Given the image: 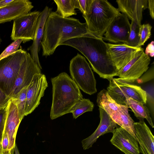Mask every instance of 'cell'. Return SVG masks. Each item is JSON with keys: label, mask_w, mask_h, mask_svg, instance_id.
<instances>
[{"label": "cell", "mask_w": 154, "mask_h": 154, "mask_svg": "<svg viewBox=\"0 0 154 154\" xmlns=\"http://www.w3.org/2000/svg\"><path fill=\"white\" fill-rule=\"evenodd\" d=\"M97 102L99 107L104 109L110 116L122 109L128 108L127 106L118 104L110 96L107 90L104 89L97 94Z\"/></svg>", "instance_id": "obj_21"}, {"label": "cell", "mask_w": 154, "mask_h": 154, "mask_svg": "<svg viewBox=\"0 0 154 154\" xmlns=\"http://www.w3.org/2000/svg\"><path fill=\"white\" fill-rule=\"evenodd\" d=\"M107 54L119 71L136 56L143 48L130 47L125 44L107 43Z\"/></svg>", "instance_id": "obj_12"}, {"label": "cell", "mask_w": 154, "mask_h": 154, "mask_svg": "<svg viewBox=\"0 0 154 154\" xmlns=\"http://www.w3.org/2000/svg\"><path fill=\"white\" fill-rule=\"evenodd\" d=\"M150 62L149 56L144 53L142 48L134 58L119 71L116 76L128 82L132 83L147 71Z\"/></svg>", "instance_id": "obj_9"}, {"label": "cell", "mask_w": 154, "mask_h": 154, "mask_svg": "<svg viewBox=\"0 0 154 154\" xmlns=\"http://www.w3.org/2000/svg\"><path fill=\"white\" fill-rule=\"evenodd\" d=\"M152 28V26L148 23L144 24L140 26L139 32L140 40L137 48L143 45L145 42L150 38Z\"/></svg>", "instance_id": "obj_28"}, {"label": "cell", "mask_w": 154, "mask_h": 154, "mask_svg": "<svg viewBox=\"0 0 154 154\" xmlns=\"http://www.w3.org/2000/svg\"><path fill=\"white\" fill-rule=\"evenodd\" d=\"M99 110L100 122L98 127L92 134L81 141L84 150L92 147L93 144L101 136L109 133H112L115 128L117 127V124L104 109L99 107Z\"/></svg>", "instance_id": "obj_16"}, {"label": "cell", "mask_w": 154, "mask_h": 154, "mask_svg": "<svg viewBox=\"0 0 154 154\" xmlns=\"http://www.w3.org/2000/svg\"><path fill=\"white\" fill-rule=\"evenodd\" d=\"M154 42L152 41L146 47L144 53L146 55L153 57L154 56Z\"/></svg>", "instance_id": "obj_34"}, {"label": "cell", "mask_w": 154, "mask_h": 154, "mask_svg": "<svg viewBox=\"0 0 154 154\" xmlns=\"http://www.w3.org/2000/svg\"><path fill=\"white\" fill-rule=\"evenodd\" d=\"M94 0H77V8L83 15L90 14L93 7Z\"/></svg>", "instance_id": "obj_29"}, {"label": "cell", "mask_w": 154, "mask_h": 154, "mask_svg": "<svg viewBox=\"0 0 154 154\" xmlns=\"http://www.w3.org/2000/svg\"><path fill=\"white\" fill-rule=\"evenodd\" d=\"M57 9L55 12L63 18L76 15L75 9L77 8V0H54Z\"/></svg>", "instance_id": "obj_24"}, {"label": "cell", "mask_w": 154, "mask_h": 154, "mask_svg": "<svg viewBox=\"0 0 154 154\" xmlns=\"http://www.w3.org/2000/svg\"><path fill=\"white\" fill-rule=\"evenodd\" d=\"M14 153L15 154H20L19 149L16 144L15 146Z\"/></svg>", "instance_id": "obj_37"}, {"label": "cell", "mask_w": 154, "mask_h": 154, "mask_svg": "<svg viewBox=\"0 0 154 154\" xmlns=\"http://www.w3.org/2000/svg\"><path fill=\"white\" fill-rule=\"evenodd\" d=\"M45 75L41 73L35 74L28 86L26 94L25 116L32 113L40 103V101L48 87Z\"/></svg>", "instance_id": "obj_10"}, {"label": "cell", "mask_w": 154, "mask_h": 154, "mask_svg": "<svg viewBox=\"0 0 154 154\" xmlns=\"http://www.w3.org/2000/svg\"><path fill=\"white\" fill-rule=\"evenodd\" d=\"M0 43H1V39H0Z\"/></svg>", "instance_id": "obj_39"}, {"label": "cell", "mask_w": 154, "mask_h": 154, "mask_svg": "<svg viewBox=\"0 0 154 154\" xmlns=\"http://www.w3.org/2000/svg\"><path fill=\"white\" fill-rule=\"evenodd\" d=\"M147 8H148L149 14L151 17L154 19V0H148Z\"/></svg>", "instance_id": "obj_35"}, {"label": "cell", "mask_w": 154, "mask_h": 154, "mask_svg": "<svg viewBox=\"0 0 154 154\" xmlns=\"http://www.w3.org/2000/svg\"><path fill=\"white\" fill-rule=\"evenodd\" d=\"M0 144L2 154H10L8 136L5 132L3 131Z\"/></svg>", "instance_id": "obj_31"}, {"label": "cell", "mask_w": 154, "mask_h": 154, "mask_svg": "<svg viewBox=\"0 0 154 154\" xmlns=\"http://www.w3.org/2000/svg\"><path fill=\"white\" fill-rule=\"evenodd\" d=\"M40 13L38 11L30 12L14 20L11 40L14 41L21 39L23 43L33 40Z\"/></svg>", "instance_id": "obj_8"}, {"label": "cell", "mask_w": 154, "mask_h": 154, "mask_svg": "<svg viewBox=\"0 0 154 154\" xmlns=\"http://www.w3.org/2000/svg\"><path fill=\"white\" fill-rule=\"evenodd\" d=\"M140 25L134 21H131L128 38L126 45L131 47L137 48L140 40L139 32Z\"/></svg>", "instance_id": "obj_27"}, {"label": "cell", "mask_w": 154, "mask_h": 154, "mask_svg": "<svg viewBox=\"0 0 154 154\" xmlns=\"http://www.w3.org/2000/svg\"><path fill=\"white\" fill-rule=\"evenodd\" d=\"M128 109H122L110 116L116 124L129 132L137 140L134 127L135 122L128 113Z\"/></svg>", "instance_id": "obj_22"}, {"label": "cell", "mask_w": 154, "mask_h": 154, "mask_svg": "<svg viewBox=\"0 0 154 154\" xmlns=\"http://www.w3.org/2000/svg\"><path fill=\"white\" fill-rule=\"evenodd\" d=\"M34 7L28 0H13L0 8V24L14 20L30 12Z\"/></svg>", "instance_id": "obj_17"}, {"label": "cell", "mask_w": 154, "mask_h": 154, "mask_svg": "<svg viewBox=\"0 0 154 154\" xmlns=\"http://www.w3.org/2000/svg\"><path fill=\"white\" fill-rule=\"evenodd\" d=\"M91 33L85 23L72 17L63 18L51 11L46 20L41 42L42 56L52 55L58 46L67 40Z\"/></svg>", "instance_id": "obj_1"}, {"label": "cell", "mask_w": 154, "mask_h": 154, "mask_svg": "<svg viewBox=\"0 0 154 154\" xmlns=\"http://www.w3.org/2000/svg\"><path fill=\"white\" fill-rule=\"evenodd\" d=\"M30 55L21 48L0 60V88L9 97L22 67Z\"/></svg>", "instance_id": "obj_5"}, {"label": "cell", "mask_w": 154, "mask_h": 154, "mask_svg": "<svg viewBox=\"0 0 154 154\" xmlns=\"http://www.w3.org/2000/svg\"><path fill=\"white\" fill-rule=\"evenodd\" d=\"M127 106L130 108L135 116L139 119H146L152 128L154 127L149 111L145 104L133 99L126 98Z\"/></svg>", "instance_id": "obj_23"}, {"label": "cell", "mask_w": 154, "mask_h": 154, "mask_svg": "<svg viewBox=\"0 0 154 154\" xmlns=\"http://www.w3.org/2000/svg\"><path fill=\"white\" fill-rule=\"evenodd\" d=\"M131 29V24L128 18L124 14L117 16L110 25L103 37V40L114 43L126 44Z\"/></svg>", "instance_id": "obj_11"}, {"label": "cell", "mask_w": 154, "mask_h": 154, "mask_svg": "<svg viewBox=\"0 0 154 154\" xmlns=\"http://www.w3.org/2000/svg\"><path fill=\"white\" fill-rule=\"evenodd\" d=\"M52 8L46 6L40 13L38 18L35 35L32 44L27 50L29 51L30 55L41 69H42L39 59L38 53L41 48V42L43 38L45 23L49 14L51 11Z\"/></svg>", "instance_id": "obj_20"}, {"label": "cell", "mask_w": 154, "mask_h": 154, "mask_svg": "<svg viewBox=\"0 0 154 154\" xmlns=\"http://www.w3.org/2000/svg\"><path fill=\"white\" fill-rule=\"evenodd\" d=\"M6 115V107L0 109V143L1 141Z\"/></svg>", "instance_id": "obj_32"}, {"label": "cell", "mask_w": 154, "mask_h": 154, "mask_svg": "<svg viewBox=\"0 0 154 154\" xmlns=\"http://www.w3.org/2000/svg\"><path fill=\"white\" fill-rule=\"evenodd\" d=\"M27 87L28 86L23 88L17 94L11 98L17 106L21 121L25 116V109Z\"/></svg>", "instance_id": "obj_26"}, {"label": "cell", "mask_w": 154, "mask_h": 154, "mask_svg": "<svg viewBox=\"0 0 154 154\" xmlns=\"http://www.w3.org/2000/svg\"><path fill=\"white\" fill-rule=\"evenodd\" d=\"M134 122L137 140L140 145V152L142 154H154V137L143 119Z\"/></svg>", "instance_id": "obj_19"}, {"label": "cell", "mask_w": 154, "mask_h": 154, "mask_svg": "<svg viewBox=\"0 0 154 154\" xmlns=\"http://www.w3.org/2000/svg\"><path fill=\"white\" fill-rule=\"evenodd\" d=\"M21 122L15 103L11 98L6 107V115L3 131L8 134L10 154H14L17 130Z\"/></svg>", "instance_id": "obj_14"}, {"label": "cell", "mask_w": 154, "mask_h": 154, "mask_svg": "<svg viewBox=\"0 0 154 154\" xmlns=\"http://www.w3.org/2000/svg\"><path fill=\"white\" fill-rule=\"evenodd\" d=\"M69 69L72 79L79 89L90 95L97 92L93 72L84 57L78 53L70 60Z\"/></svg>", "instance_id": "obj_6"}, {"label": "cell", "mask_w": 154, "mask_h": 154, "mask_svg": "<svg viewBox=\"0 0 154 154\" xmlns=\"http://www.w3.org/2000/svg\"><path fill=\"white\" fill-rule=\"evenodd\" d=\"M61 45L69 46L79 51L88 60L94 71L109 82L119 71L108 55L107 43L101 37L91 33L71 38Z\"/></svg>", "instance_id": "obj_2"}, {"label": "cell", "mask_w": 154, "mask_h": 154, "mask_svg": "<svg viewBox=\"0 0 154 154\" xmlns=\"http://www.w3.org/2000/svg\"><path fill=\"white\" fill-rule=\"evenodd\" d=\"M13 1V0H0V8L6 5Z\"/></svg>", "instance_id": "obj_36"}, {"label": "cell", "mask_w": 154, "mask_h": 154, "mask_svg": "<svg viewBox=\"0 0 154 154\" xmlns=\"http://www.w3.org/2000/svg\"><path fill=\"white\" fill-rule=\"evenodd\" d=\"M120 78H113L109 81L107 91L110 96L118 104L127 106L126 98L146 103V92L140 86L133 85Z\"/></svg>", "instance_id": "obj_7"}, {"label": "cell", "mask_w": 154, "mask_h": 154, "mask_svg": "<svg viewBox=\"0 0 154 154\" xmlns=\"http://www.w3.org/2000/svg\"><path fill=\"white\" fill-rule=\"evenodd\" d=\"M23 40L18 39L9 45L0 54V60L8 56L18 50Z\"/></svg>", "instance_id": "obj_30"}, {"label": "cell", "mask_w": 154, "mask_h": 154, "mask_svg": "<svg viewBox=\"0 0 154 154\" xmlns=\"http://www.w3.org/2000/svg\"><path fill=\"white\" fill-rule=\"evenodd\" d=\"M41 73V69L30 55L19 73L9 96L10 98L23 88L28 86L35 74Z\"/></svg>", "instance_id": "obj_13"}, {"label": "cell", "mask_w": 154, "mask_h": 154, "mask_svg": "<svg viewBox=\"0 0 154 154\" xmlns=\"http://www.w3.org/2000/svg\"><path fill=\"white\" fill-rule=\"evenodd\" d=\"M94 106L93 103L89 99L83 98L73 106L69 113H72L73 118L76 119L85 112L92 111Z\"/></svg>", "instance_id": "obj_25"}, {"label": "cell", "mask_w": 154, "mask_h": 154, "mask_svg": "<svg viewBox=\"0 0 154 154\" xmlns=\"http://www.w3.org/2000/svg\"><path fill=\"white\" fill-rule=\"evenodd\" d=\"M119 12L131 21L140 25L143 18V12L147 8L148 0H117Z\"/></svg>", "instance_id": "obj_18"}, {"label": "cell", "mask_w": 154, "mask_h": 154, "mask_svg": "<svg viewBox=\"0 0 154 154\" xmlns=\"http://www.w3.org/2000/svg\"><path fill=\"white\" fill-rule=\"evenodd\" d=\"M10 99L0 88V109L7 107Z\"/></svg>", "instance_id": "obj_33"}, {"label": "cell", "mask_w": 154, "mask_h": 154, "mask_svg": "<svg viewBox=\"0 0 154 154\" xmlns=\"http://www.w3.org/2000/svg\"><path fill=\"white\" fill-rule=\"evenodd\" d=\"M51 80L52 101L50 116L53 120L69 113L73 106L83 98L80 89L67 73L61 72Z\"/></svg>", "instance_id": "obj_3"}, {"label": "cell", "mask_w": 154, "mask_h": 154, "mask_svg": "<svg viewBox=\"0 0 154 154\" xmlns=\"http://www.w3.org/2000/svg\"><path fill=\"white\" fill-rule=\"evenodd\" d=\"M120 14L118 8L107 0H94L91 13L82 15L88 31L103 38L107 29L115 18Z\"/></svg>", "instance_id": "obj_4"}, {"label": "cell", "mask_w": 154, "mask_h": 154, "mask_svg": "<svg viewBox=\"0 0 154 154\" xmlns=\"http://www.w3.org/2000/svg\"><path fill=\"white\" fill-rule=\"evenodd\" d=\"M111 143L125 154H140L137 140L129 132L120 127L112 133Z\"/></svg>", "instance_id": "obj_15"}, {"label": "cell", "mask_w": 154, "mask_h": 154, "mask_svg": "<svg viewBox=\"0 0 154 154\" xmlns=\"http://www.w3.org/2000/svg\"><path fill=\"white\" fill-rule=\"evenodd\" d=\"M0 154H1V148L0 144Z\"/></svg>", "instance_id": "obj_38"}]
</instances>
